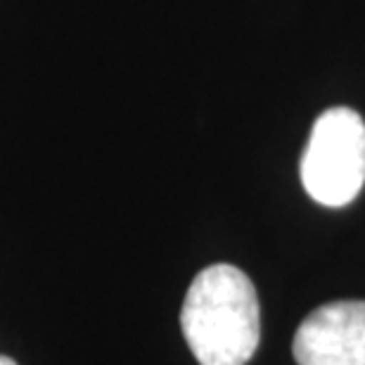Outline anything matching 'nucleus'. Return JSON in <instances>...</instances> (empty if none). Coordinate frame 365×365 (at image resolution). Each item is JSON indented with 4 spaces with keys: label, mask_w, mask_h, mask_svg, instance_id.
<instances>
[{
    "label": "nucleus",
    "mask_w": 365,
    "mask_h": 365,
    "mask_svg": "<svg viewBox=\"0 0 365 365\" xmlns=\"http://www.w3.org/2000/svg\"><path fill=\"white\" fill-rule=\"evenodd\" d=\"M180 330L200 365H245L261 339L259 299L252 280L230 264L195 277L180 309Z\"/></svg>",
    "instance_id": "nucleus-1"
},
{
    "label": "nucleus",
    "mask_w": 365,
    "mask_h": 365,
    "mask_svg": "<svg viewBox=\"0 0 365 365\" xmlns=\"http://www.w3.org/2000/svg\"><path fill=\"white\" fill-rule=\"evenodd\" d=\"M304 190L323 207H346L365 185V121L349 107H332L313 123L302 157Z\"/></svg>",
    "instance_id": "nucleus-2"
},
{
    "label": "nucleus",
    "mask_w": 365,
    "mask_h": 365,
    "mask_svg": "<svg viewBox=\"0 0 365 365\" xmlns=\"http://www.w3.org/2000/svg\"><path fill=\"white\" fill-rule=\"evenodd\" d=\"M299 365H365V302L320 306L294 334Z\"/></svg>",
    "instance_id": "nucleus-3"
},
{
    "label": "nucleus",
    "mask_w": 365,
    "mask_h": 365,
    "mask_svg": "<svg viewBox=\"0 0 365 365\" xmlns=\"http://www.w3.org/2000/svg\"><path fill=\"white\" fill-rule=\"evenodd\" d=\"M0 365H17V363H14V361L10 359V356H3V354H0Z\"/></svg>",
    "instance_id": "nucleus-4"
}]
</instances>
